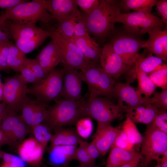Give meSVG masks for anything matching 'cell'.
I'll return each instance as SVG.
<instances>
[{
    "label": "cell",
    "instance_id": "9f6ffc18",
    "mask_svg": "<svg viewBox=\"0 0 167 167\" xmlns=\"http://www.w3.org/2000/svg\"><path fill=\"white\" fill-rule=\"evenodd\" d=\"M142 159L139 158L134 160L123 165L121 167H137Z\"/></svg>",
    "mask_w": 167,
    "mask_h": 167
},
{
    "label": "cell",
    "instance_id": "1f68e13d",
    "mask_svg": "<svg viewBox=\"0 0 167 167\" xmlns=\"http://www.w3.org/2000/svg\"><path fill=\"white\" fill-rule=\"evenodd\" d=\"M122 127L130 143L134 146L141 144L143 139L142 135L139 131L135 123L127 115Z\"/></svg>",
    "mask_w": 167,
    "mask_h": 167
},
{
    "label": "cell",
    "instance_id": "e575fe53",
    "mask_svg": "<svg viewBox=\"0 0 167 167\" xmlns=\"http://www.w3.org/2000/svg\"><path fill=\"white\" fill-rule=\"evenodd\" d=\"M88 142L83 140L79 143V146L76 149L75 160L79 162L81 166H91L96 165L90 158L88 153L86 146Z\"/></svg>",
    "mask_w": 167,
    "mask_h": 167
},
{
    "label": "cell",
    "instance_id": "60d3db41",
    "mask_svg": "<svg viewBox=\"0 0 167 167\" xmlns=\"http://www.w3.org/2000/svg\"><path fill=\"white\" fill-rule=\"evenodd\" d=\"M121 149L130 152H135V146L129 142L125 132L121 129L117 135L113 146Z\"/></svg>",
    "mask_w": 167,
    "mask_h": 167
},
{
    "label": "cell",
    "instance_id": "30bf717a",
    "mask_svg": "<svg viewBox=\"0 0 167 167\" xmlns=\"http://www.w3.org/2000/svg\"><path fill=\"white\" fill-rule=\"evenodd\" d=\"M64 68L49 72L43 79L28 89V93L34 95L44 102L50 101L59 95L62 89Z\"/></svg>",
    "mask_w": 167,
    "mask_h": 167
},
{
    "label": "cell",
    "instance_id": "5bb4252c",
    "mask_svg": "<svg viewBox=\"0 0 167 167\" xmlns=\"http://www.w3.org/2000/svg\"><path fill=\"white\" fill-rule=\"evenodd\" d=\"M65 69L62 89L59 95L63 99L77 101L82 98V80L79 72L73 69Z\"/></svg>",
    "mask_w": 167,
    "mask_h": 167
},
{
    "label": "cell",
    "instance_id": "7402d4cb",
    "mask_svg": "<svg viewBox=\"0 0 167 167\" xmlns=\"http://www.w3.org/2000/svg\"><path fill=\"white\" fill-rule=\"evenodd\" d=\"M77 145L58 146L49 148V160L53 165L67 166L71 161L75 160Z\"/></svg>",
    "mask_w": 167,
    "mask_h": 167
},
{
    "label": "cell",
    "instance_id": "94428289",
    "mask_svg": "<svg viewBox=\"0 0 167 167\" xmlns=\"http://www.w3.org/2000/svg\"><path fill=\"white\" fill-rule=\"evenodd\" d=\"M0 167H10L8 165L4 164L3 165L1 166Z\"/></svg>",
    "mask_w": 167,
    "mask_h": 167
},
{
    "label": "cell",
    "instance_id": "680465c9",
    "mask_svg": "<svg viewBox=\"0 0 167 167\" xmlns=\"http://www.w3.org/2000/svg\"><path fill=\"white\" fill-rule=\"evenodd\" d=\"M3 135L1 131H0V143H3Z\"/></svg>",
    "mask_w": 167,
    "mask_h": 167
},
{
    "label": "cell",
    "instance_id": "8992f818",
    "mask_svg": "<svg viewBox=\"0 0 167 167\" xmlns=\"http://www.w3.org/2000/svg\"><path fill=\"white\" fill-rule=\"evenodd\" d=\"M119 23L122 24L125 32L136 36L148 33L156 28H162L165 25L161 18L151 13L136 11L121 13Z\"/></svg>",
    "mask_w": 167,
    "mask_h": 167
},
{
    "label": "cell",
    "instance_id": "9c48e42d",
    "mask_svg": "<svg viewBox=\"0 0 167 167\" xmlns=\"http://www.w3.org/2000/svg\"><path fill=\"white\" fill-rule=\"evenodd\" d=\"M141 144L144 167H147L152 160L157 161L160 156L167 151V134L157 130L151 123L147 125Z\"/></svg>",
    "mask_w": 167,
    "mask_h": 167
},
{
    "label": "cell",
    "instance_id": "6f0895ef",
    "mask_svg": "<svg viewBox=\"0 0 167 167\" xmlns=\"http://www.w3.org/2000/svg\"><path fill=\"white\" fill-rule=\"evenodd\" d=\"M3 97V84L0 79V101H2Z\"/></svg>",
    "mask_w": 167,
    "mask_h": 167
},
{
    "label": "cell",
    "instance_id": "b9f144b4",
    "mask_svg": "<svg viewBox=\"0 0 167 167\" xmlns=\"http://www.w3.org/2000/svg\"><path fill=\"white\" fill-rule=\"evenodd\" d=\"M151 123L157 130L167 134V110H158Z\"/></svg>",
    "mask_w": 167,
    "mask_h": 167
},
{
    "label": "cell",
    "instance_id": "c3c4849f",
    "mask_svg": "<svg viewBox=\"0 0 167 167\" xmlns=\"http://www.w3.org/2000/svg\"><path fill=\"white\" fill-rule=\"evenodd\" d=\"M3 158L4 164L10 167H26V162L20 157L5 153L3 154Z\"/></svg>",
    "mask_w": 167,
    "mask_h": 167
},
{
    "label": "cell",
    "instance_id": "ac0fdd59",
    "mask_svg": "<svg viewBox=\"0 0 167 167\" xmlns=\"http://www.w3.org/2000/svg\"><path fill=\"white\" fill-rule=\"evenodd\" d=\"M44 149L35 139L29 138L21 144L18 152L20 157L26 162L36 165L41 161Z\"/></svg>",
    "mask_w": 167,
    "mask_h": 167
},
{
    "label": "cell",
    "instance_id": "74e56055",
    "mask_svg": "<svg viewBox=\"0 0 167 167\" xmlns=\"http://www.w3.org/2000/svg\"><path fill=\"white\" fill-rule=\"evenodd\" d=\"M37 100L32 120V127L43 121L47 107L46 102Z\"/></svg>",
    "mask_w": 167,
    "mask_h": 167
},
{
    "label": "cell",
    "instance_id": "4316f807",
    "mask_svg": "<svg viewBox=\"0 0 167 167\" xmlns=\"http://www.w3.org/2000/svg\"><path fill=\"white\" fill-rule=\"evenodd\" d=\"M157 0H122L118 3L120 9L125 11L133 10L136 12L151 13Z\"/></svg>",
    "mask_w": 167,
    "mask_h": 167
},
{
    "label": "cell",
    "instance_id": "44dd1931",
    "mask_svg": "<svg viewBox=\"0 0 167 167\" xmlns=\"http://www.w3.org/2000/svg\"><path fill=\"white\" fill-rule=\"evenodd\" d=\"M4 26L8 30L14 40L17 39H28L34 37L43 32L44 30L36 24L19 25L9 20L4 22Z\"/></svg>",
    "mask_w": 167,
    "mask_h": 167
},
{
    "label": "cell",
    "instance_id": "91938a15",
    "mask_svg": "<svg viewBox=\"0 0 167 167\" xmlns=\"http://www.w3.org/2000/svg\"><path fill=\"white\" fill-rule=\"evenodd\" d=\"M101 165H94V166H79V167H99ZM68 167L67 166H64V167Z\"/></svg>",
    "mask_w": 167,
    "mask_h": 167
},
{
    "label": "cell",
    "instance_id": "603a6c76",
    "mask_svg": "<svg viewBox=\"0 0 167 167\" xmlns=\"http://www.w3.org/2000/svg\"><path fill=\"white\" fill-rule=\"evenodd\" d=\"M158 110L154 104L150 103L132 109L126 114L135 123L148 125L152 122Z\"/></svg>",
    "mask_w": 167,
    "mask_h": 167
},
{
    "label": "cell",
    "instance_id": "816d5d0a",
    "mask_svg": "<svg viewBox=\"0 0 167 167\" xmlns=\"http://www.w3.org/2000/svg\"><path fill=\"white\" fill-rule=\"evenodd\" d=\"M26 1L24 0H0V9H6Z\"/></svg>",
    "mask_w": 167,
    "mask_h": 167
},
{
    "label": "cell",
    "instance_id": "ffe728a7",
    "mask_svg": "<svg viewBox=\"0 0 167 167\" xmlns=\"http://www.w3.org/2000/svg\"><path fill=\"white\" fill-rule=\"evenodd\" d=\"M70 40L79 49L88 59L100 64L102 48L91 37H73Z\"/></svg>",
    "mask_w": 167,
    "mask_h": 167
},
{
    "label": "cell",
    "instance_id": "bcb514c9",
    "mask_svg": "<svg viewBox=\"0 0 167 167\" xmlns=\"http://www.w3.org/2000/svg\"><path fill=\"white\" fill-rule=\"evenodd\" d=\"M152 97L155 101L154 105L158 109L167 110V88L162 89L161 92H155Z\"/></svg>",
    "mask_w": 167,
    "mask_h": 167
},
{
    "label": "cell",
    "instance_id": "7dc6e473",
    "mask_svg": "<svg viewBox=\"0 0 167 167\" xmlns=\"http://www.w3.org/2000/svg\"><path fill=\"white\" fill-rule=\"evenodd\" d=\"M19 75V78L26 84L32 83L35 84L38 81L31 69L25 63Z\"/></svg>",
    "mask_w": 167,
    "mask_h": 167
},
{
    "label": "cell",
    "instance_id": "5b68a950",
    "mask_svg": "<svg viewBox=\"0 0 167 167\" xmlns=\"http://www.w3.org/2000/svg\"><path fill=\"white\" fill-rule=\"evenodd\" d=\"M45 25L46 30L50 34V37L58 47L61 62L64 67L81 71L94 62L86 58L75 44L63 37L54 26H50L48 24Z\"/></svg>",
    "mask_w": 167,
    "mask_h": 167
},
{
    "label": "cell",
    "instance_id": "8fae6325",
    "mask_svg": "<svg viewBox=\"0 0 167 167\" xmlns=\"http://www.w3.org/2000/svg\"><path fill=\"white\" fill-rule=\"evenodd\" d=\"M3 84L2 101L6 105L7 111L15 112L21 110L28 97V89L18 75L5 78Z\"/></svg>",
    "mask_w": 167,
    "mask_h": 167
},
{
    "label": "cell",
    "instance_id": "f5cc1de1",
    "mask_svg": "<svg viewBox=\"0 0 167 167\" xmlns=\"http://www.w3.org/2000/svg\"><path fill=\"white\" fill-rule=\"evenodd\" d=\"M12 37L8 29L0 24V41H8Z\"/></svg>",
    "mask_w": 167,
    "mask_h": 167
},
{
    "label": "cell",
    "instance_id": "277c9868",
    "mask_svg": "<svg viewBox=\"0 0 167 167\" xmlns=\"http://www.w3.org/2000/svg\"><path fill=\"white\" fill-rule=\"evenodd\" d=\"M82 81L87 84L89 97L105 96L117 98L115 85L117 82L99 64L93 62L79 72Z\"/></svg>",
    "mask_w": 167,
    "mask_h": 167
},
{
    "label": "cell",
    "instance_id": "83f0119b",
    "mask_svg": "<svg viewBox=\"0 0 167 167\" xmlns=\"http://www.w3.org/2000/svg\"><path fill=\"white\" fill-rule=\"evenodd\" d=\"M134 64L136 78L138 82L136 90L141 95L143 94L145 97H150L155 92L156 87L148 75L142 71L136 64Z\"/></svg>",
    "mask_w": 167,
    "mask_h": 167
},
{
    "label": "cell",
    "instance_id": "d6a6232c",
    "mask_svg": "<svg viewBox=\"0 0 167 167\" xmlns=\"http://www.w3.org/2000/svg\"><path fill=\"white\" fill-rule=\"evenodd\" d=\"M32 128L35 139L45 148L52 137L51 131L45 125L41 123L36 125Z\"/></svg>",
    "mask_w": 167,
    "mask_h": 167
},
{
    "label": "cell",
    "instance_id": "f546056e",
    "mask_svg": "<svg viewBox=\"0 0 167 167\" xmlns=\"http://www.w3.org/2000/svg\"><path fill=\"white\" fill-rule=\"evenodd\" d=\"M80 13L79 9H76L54 27L63 37L70 40L74 36L75 21Z\"/></svg>",
    "mask_w": 167,
    "mask_h": 167
},
{
    "label": "cell",
    "instance_id": "7a4b0ae2",
    "mask_svg": "<svg viewBox=\"0 0 167 167\" xmlns=\"http://www.w3.org/2000/svg\"><path fill=\"white\" fill-rule=\"evenodd\" d=\"M88 117L86 100L62 99L47 108L43 122L54 132L64 126L75 124L79 119Z\"/></svg>",
    "mask_w": 167,
    "mask_h": 167
},
{
    "label": "cell",
    "instance_id": "681fc988",
    "mask_svg": "<svg viewBox=\"0 0 167 167\" xmlns=\"http://www.w3.org/2000/svg\"><path fill=\"white\" fill-rule=\"evenodd\" d=\"M156 6L158 14L164 23L166 27L167 25V0H157Z\"/></svg>",
    "mask_w": 167,
    "mask_h": 167
},
{
    "label": "cell",
    "instance_id": "6da1fadb",
    "mask_svg": "<svg viewBox=\"0 0 167 167\" xmlns=\"http://www.w3.org/2000/svg\"><path fill=\"white\" fill-rule=\"evenodd\" d=\"M97 8L90 14L83 13L89 34L104 42L116 32L114 24L119 22L121 13L116 0H101Z\"/></svg>",
    "mask_w": 167,
    "mask_h": 167
},
{
    "label": "cell",
    "instance_id": "8d00e7d4",
    "mask_svg": "<svg viewBox=\"0 0 167 167\" xmlns=\"http://www.w3.org/2000/svg\"><path fill=\"white\" fill-rule=\"evenodd\" d=\"M156 87L162 89L167 88V65L148 75Z\"/></svg>",
    "mask_w": 167,
    "mask_h": 167
},
{
    "label": "cell",
    "instance_id": "6125c7cd",
    "mask_svg": "<svg viewBox=\"0 0 167 167\" xmlns=\"http://www.w3.org/2000/svg\"><path fill=\"white\" fill-rule=\"evenodd\" d=\"M153 167H162L159 163H157V165Z\"/></svg>",
    "mask_w": 167,
    "mask_h": 167
},
{
    "label": "cell",
    "instance_id": "9a60e30c",
    "mask_svg": "<svg viewBox=\"0 0 167 167\" xmlns=\"http://www.w3.org/2000/svg\"><path fill=\"white\" fill-rule=\"evenodd\" d=\"M121 129L110 124L98 123L96 132L93 137V142L103 156L113 147Z\"/></svg>",
    "mask_w": 167,
    "mask_h": 167
},
{
    "label": "cell",
    "instance_id": "4fadbf2b",
    "mask_svg": "<svg viewBox=\"0 0 167 167\" xmlns=\"http://www.w3.org/2000/svg\"><path fill=\"white\" fill-rule=\"evenodd\" d=\"M100 65L116 81L123 75L126 74L130 69L115 52L109 42L102 48Z\"/></svg>",
    "mask_w": 167,
    "mask_h": 167
},
{
    "label": "cell",
    "instance_id": "d6986e66",
    "mask_svg": "<svg viewBox=\"0 0 167 167\" xmlns=\"http://www.w3.org/2000/svg\"><path fill=\"white\" fill-rule=\"evenodd\" d=\"M45 7L51 15L50 19L59 22L77 9L75 0H44Z\"/></svg>",
    "mask_w": 167,
    "mask_h": 167
},
{
    "label": "cell",
    "instance_id": "836d02e7",
    "mask_svg": "<svg viewBox=\"0 0 167 167\" xmlns=\"http://www.w3.org/2000/svg\"><path fill=\"white\" fill-rule=\"evenodd\" d=\"M37 102V99L34 100L27 97L21 109L22 118L26 124L30 126Z\"/></svg>",
    "mask_w": 167,
    "mask_h": 167
},
{
    "label": "cell",
    "instance_id": "4dcf8cb0",
    "mask_svg": "<svg viewBox=\"0 0 167 167\" xmlns=\"http://www.w3.org/2000/svg\"><path fill=\"white\" fill-rule=\"evenodd\" d=\"M26 58V54L10 41L7 61L9 68L20 72Z\"/></svg>",
    "mask_w": 167,
    "mask_h": 167
},
{
    "label": "cell",
    "instance_id": "db71d44e",
    "mask_svg": "<svg viewBox=\"0 0 167 167\" xmlns=\"http://www.w3.org/2000/svg\"><path fill=\"white\" fill-rule=\"evenodd\" d=\"M7 113L6 106L5 104L4 103H0V124L5 118Z\"/></svg>",
    "mask_w": 167,
    "mask_h": 167
},
{
    "label": "cell",
    "instance_id": "ab89813d",
    "mask_svg": "<svg viewBox=\"0 0 167 167\" xmlns=\"http://www.w3.org/2000/svg\"><path fill=\"white\" fill-rule=\"evenodd\" d=\"M84 36L89 37L90 36L88 32L83 14L80 12L75 21L74 35L73 37Z\"/></svg>",
    "mask_w": 167,
    "mask_h": 167
},
{
    "label": "cell",
    "instance_id": "d590c367",
    "mask_svg": "<svg viewBox=\"0 0 167 167\" xmlns=\"http://www.w3.org/2000/svg\"><path fill=\"white\" fill-rule=\"evenodd\" d=\"M76 131L80 136L86 139L91 135L93 130V124L91 119L84 117L79 119L76 122Z\"/></svg>",
    "mask_w": 167,
    "mask_h": 167
},
{
    "label": "cell",
    "instance_id": "d4e9b609",
    "mask_svg": "<svg viewBox=\"0 0 167 167\" xmlns=\"http://www.w3.org/2000/svg\"><path fill=\"white\" fill-rule=\"evenodd\" d=\"M161 58L153 55L147 49L141 54H138L134 63L148 75L163 67L166 63Z\"/></svg>",
    "mask_w": 167,
    "mask_h": 167
},
{
    "label": "cell",
    "instance_id": "ba28073f",
    "mask_svg": "<svg viewBox=\"0 0 167 167\" xmlns=\"http://www.w3.org/2000/svg\"><path fill=\"white\" fill-rule=\"evenodd\" d=\"M112 36L109 43L124 64L130 69L140 49L144 48V41L142 40L137 36L126 32H115Z\"/></svg>",
    "mask_w": 167,
    "mask_h": 167
},
{
    "label": "cell",
    "instance_id": "7c38bea8",
    "mask_svg": "<svg viewBox=\"0 0 167 167\" xmlns=\"http://www.w3.org/2000/svg\"><path fill=\"white\" fill-rule=\"evenodd\" d=\"M118 105L124 113L138 106L150 103L154 104L152 97H143L135 88L128 83L116 82L115 85Z\"/></svg>",
    "mask_w": 167,
    "mask_h": 167
},
{
    "label": "cell",
    "instance_id": "2e32d148",
    "mask_svg": "<svg viewBox=\"0 0 167 167\" xmlns=\"http://www.w3.org/2000/svg\"><path fill=\"white\" fill-rule=\"evenodd\" d=\"M148 39L144 41V49L165 62L167 60V29L156 28L148 32Z\"/></svg>",
    "mask_w": 167,
    "mask_h": 167
},
{
    "label": "cell",
    "instance_id": "484cf974",
    "mask_svg": "<svg viewBox=\"0 0 167 167\" xmlns=\"http://www.w3.org/2000/svg\"><path fill=\"white\" fill-rule=\"evenodd\" d=\"M55 132L50 141V148L58 146L77 145L82 140L74 128H62Z\"/></svg>",
    "mask_w": 167,
    "mask_h": 167
},
{
    "label": "cell",
    "instance_id": "11a10c76",
    "mask_svg": "<svg viewBox=\"0 0 167 167\" xmlns=\"http://www.w3.org/2000/svg\"><path fill=\"white\" fill-rule=\"evenodd\" d=\"M162 157L160 158L157 161L162 167H167V151H165L162 155Z\"/></svg>",
    "mask_w": 167,
    "mask_h": 167
},
{
    "label": "cell",
    "instance_id": "f907efd6",
    "mask_svg": "<svg viewBox=\"0 0 167 167\" xmlns=\"http://www.w3.org/2000/svg\"><path fill=\"white\" fill-rule=\"evenodd\" d=\"M86 148L88 155L92 161L95 163L96 159L101 156L99 151L94 143H87Z\"/></svg>",
    "mask_w": 167,
    "mask_h": 167
},
{
    "label": "cell",
    "instance_id": "f1b7e54d",
    "mask_svg": "<svg viewBox=\"0 0 167 167\" xmlns=\"http://www.w3.org/2000/svg\"><path fill=\"white\" fill-rule=\"evenodd\" d=\"M51 35L46 30L39 35L28 39L15 40V45L25 54L29 53L39 47Z\"/></svg>",
    "mask_w": 167,
    "mask_h": 167
},
{
    "label": "cell",
    "instance_id": "e0dca14e",
    "mask_svg": "<svg viewBox=\"0 0 167 167\" xmlns=\"http://www.w3.org/2000/svg\"><path fill=\"white\" fill-rule=\"evenodd\" d=\"M36 59L46 74L54 69L61 62L59 50L55 42L51 39Z\"/></svg>",
    "mask_w": 167,
    "mask_h": 167
},
{
    "label": "cell",
    "instance_id": "3957f363",
    "mask_svg": "<svg viewBox=\"0 0 167 167\" xmlns=\"http://www.w3.org/2000/svg\"><path fill=\"white\" fill-rule=\"evenodd\" d=\"M50 17L44 0L26 1L6 9L0 16V24L4 26V21L10 20L19 25L36 24L40 21L45 25L51 19Z\"/></svg>",
    "mask_w": 167,
    "mask_h": 167
},
{
    "label": "cell",
    "instance_id": "ee69618b",
    "mask_svg": "<svg viewBox=\"0 0 167 167\" xmlns=\"http://www.w3.org/2000/svg\"><path fill=\"white\" fill-rule=\"evenodd\" d=\"M75 3L86 15L90 14L100 3L98 0H75Z\"/></svg>",
    "mask_w": 167,
    "mask_h": 167
},
{
    "label": "cell",
    "instance_id": "f6af8a7d",
    "mask_svg": "<svg viewBox=\"0 0 167 167\" xmlns=\"http://www.w3.org/2000/svg\"><path fill=\"white\" fill-rule=\"evenodd\" d=\"M25 63L31 69L38 82L44 79L48 74L45 72L36 59L27 58Z\"/></svg>",
    "mask_w": 167,
    "mask_h": 167
},
{
    "label": "cell",
    "instance_id": "52a82bcc",
    "mask_svg": "<svg viewBox=\"0 0 167 167\" xmlns=\"http://www.w3.org/2000/svg\"><path fill=\"white\" fill-rule=\"evenodd\" d=\"M86 104L88 117L98 123L110 124L115 119L123 118L124 113L121 108L106 97H89Z\"/></svg>",
    "mask_w": 167,
    "mask_h": 167
},
{
    "label": "cell",
    "instance_id": "7bdbcfd3",
    "mask_svg": "<svg viewBox=\"0 0 167 167\" xmlns=\"http://www.w3.org/2000/svg\"><path fill=\"white\" fill-rule=\"evenodd\" d=\"M10 41H0V70L10 72L7 64V58Z\"/></svg>",
    "mask_w": 167,
    "mask_h": 167
},
{
    "label": "cell",
    "instance_id": "f35d334b",
    "mask_svg": "<svg viewBox=\"0 0 167 167\" xmlns=\"http://www.w3.org/2000/svg\"><path fill=\"white\" fill-rule=\"evenodd\" d=\"M26 123L22 120L15 127L11 132L6 143H11L22 139L28 131Z\"/></svg>",
    "mask_w": 167,
    "mask_h": 167
},
{
    "label": "cell",
    "instance_id": "cb8c5ba5",
    "mask_svg": "<svg viewBox=\"0 0 167 167\" xmlns=\"http://www.w3.org/2000/svg\"><path fill=\"white\" fill-rule=\"evenodd\" d=\"M111 149L105 167H121L134 160L143 158L140 153L136 152H130L116 147Z\"/></svg>",
    "mask_w": 167,
    "mask_h": 167
},
{
    "label": "cell",
    "instance_id": "be15d7a7",
    "mask_svg": "<svg viewBox=\"0 0 167 167\" xmlns=\"http://www.w3.org/2000/svg\"><path fill=\"white\" fill-rule=\"evenodd\" d=\"M0 71H1V70H0Z\"/></svg>",
    "mask_w": 167,
    "mask_h": 167
}]
</instances>
